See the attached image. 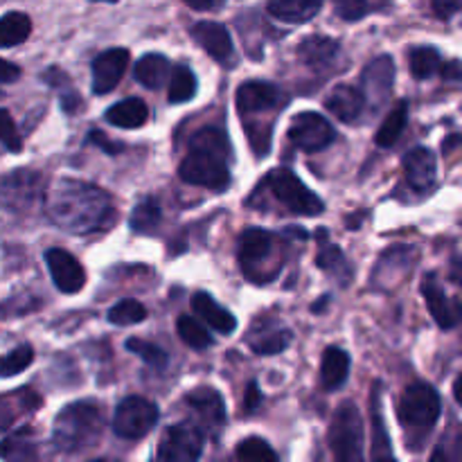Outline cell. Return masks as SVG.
Instances as JSON below:
<instances>
[{"label":"cell","mask_w":462,"mask_h":462,"mask_svg":"<svg viewBox=\"0 0 462 462\" xmlns=\"http://www.w3.org/2000/svg\"><path fill=\"white\" fill-rule=\"evenodd\" d=\"M48 215L66 233L90 235L111 228L116 208L104 189L75 179H61L50 188Z\"/></svg>","instance_id":"obj_1"},{"label":"cell","mask_w":462,"mask_h":462,"mask_svg":"<svg viewBox=\"0 0 462 462\" xmlns=\"http://www.w3.org/2000/svg\"><path fill=\"white\" fill-rule=\"evenodd\" d=\"M228 156V135L217 126H206L197 131L189 143V153L179 167L180 179L212 192H224L230 185Z\"/></svg>","instance_id":"obj_2"},{"label":"cell","mask_w":462,"mask_h":462,"mask_svg":"<svg viewBox=\"0 0 462 462\" xmlns=\"http://www.w3.org/2000/svg\"><path fill=\"white\" fill-rule=\"evenodd\" d=\"M104 431V415L93 402H75L61 409L52 427V442L59 451H81L97 445Z\"/></svg>","instance_id":"obj_3"},{"label":"cell","mask_w":462,"mask_h":462,"mask_svg":"<svg viewBox=\"0 0 462 462\" xmlns=\"http://www.w3.org/2000/svg\"><path fill=\"white\" fill-rule=\"evenodd\" d=\"M237 257L244 275L255 284L271 282L278 278L280 269H282L278 237L264 228L244 230L237 244Z\"/></svg>","instance_id":"obj_4"},{"label":"cell","mask_w":462,"mask_h":462,"mask_svg":"<svg viewBox=\"0 0 462 462\" xmlns=\"http://www.w3.org/2000/svg\"><path fill=\"white\" fill-rule=\"evenodd\" d=\"M397 413H400L402 427L406 429V433H420V436H429L436 422L440 420L442 413V402L440 395L433 386L429 383H413L404 391L402 395L400 406H397Z\"/></svg>","instance_id":"obj_5"},{"label":"cell","mask_w":462,"mask_h":462,"mask_svg":"<svg viewBox=\"0 0 462 462\" xmlns=\"http://www.w3.org/2000/svg\"><path fill=\"white\" fill-rule=\"evenodd\" d=\"M334 462H364V420L352 402H346L334 413L328 433Z\"/></svg>","instance_id":"obj_6"},{"label":"cell","mask_w":462,"mask_h":462,"mask_svg":"<svg viewBox=\"0 0 462 462\" xmlns=\"http://www.w3.org/2000/svg\"><path fill=\"white\" fill-rule=\"evenodd\" d=\"M266 185L273 192V197L282 203L287 210L296 212V215L316 217L325 210L323 201L293 174L291 170H273L266 176Z\"/></svg>","instance_id":"obj_7"},{"label":"cell","mask_w":462,"mask_h":462,"mask_svg":"<svg viewBox=\"0 0 462 462\" xmlns=\"http://www.w3.org/2000/svg\"><path fill=\"white\" fill-rule=\"evenodd\" d=\"M45 192V180L39 171L16 170L0 180V208L7 212H25L36 206Z\"/></svg>","instance_id":"obj_8"},{"label":"cell","mask_w":462,"mask_h":462,"mask_svg":"<svg viewBox=\"0 0 462 462\" xmlns=\"http://www.w3.org/2000/svg\"><path fill=\"white\" fill-rule=\"evenodd\" d=\"M158 422V406L144 397H126L117 404L113 418V431L125 440H140L147 436Z\"/></svg>","instance_id":"obj_9"},{"label":"cell","mask_w":462,"mask_h":462,"mask_svg":"<svg viewBox=\"0 0 462 462\" xmlns=\"http://www.w3.org/2000/svg\"><path fill=\"white\" fill-rule=\"evenodd\" d=\"M203 433L183 422L170 427L158 447V462H199L203 454Z\"/></svg>","instance_id":"obj_10"},{"label":"cell","mask_w":462,"mask_h":462,"mask_svg":"<svg viewBox=\"0 0 462 462\" xmlns=\"http://www.w3.org/2000/svg\"><path fill=\"white\" fill-rule=\"evenodd\" d=\"M289 140L302 152H320L329 147L337 140V131L325 120L323 116L314 111H305L296 116L289 126Z\"/></svg>","instance_id":"obj_11"},{"label":"cell","mask_w":462,"mask_h":462,"mask_svg":"<svg viewBox=\"0 0 462 462\" xmlns=\"http://www.w3.org/2000/svg\"><path fill=\"white\" fill-rule=\"evenodd\" d=\"M192 39L215 59L221 66H235L237 57H235V45L230 39L228 27L215 21H199L197 25L189 30Z\"/></svg>","instance_id":"obj_12"},{"label":"cell","mask_w":462,"mask_h":462,"mask_svg":"<svg viewBox=\"0 0 462 462\" xmlns=\"http://www.w3.org/2000/svg\"><path fill=\"white\" fill-rule=\"evenodd\" d=\"M422 296L427 300L429 311L436 319V323L440 325L442 329H454L456 325L460 323V305L456 298L447 296L445 287L438 280L436 273L424 275L422 282Z\"/></svg>","instance_id":"obj_13"},{"label":"cell","mask_w":462,"mask_h":462,"mask_svg":"<svg viewBox=\"0 0 462 462\" xmlns=\"http://www.w3.org/2000/svg\"><path fill=\"white\" fill-rule=\"evenodd\" d=\"M45 264H48L52 282L57 284L59 291L63 293H77L86 284V273L77 257L63 248H50L45 251Z\"/></svg>","instance_id":"obj_14"},{"label":"cell","mask_w":462,"mask_h":462,"mask_svg":"<svg viewBox=\"0 0 462 462\" xmlns=\"http://www.w3.org/2000/svg\"><path fill=\"white\" fill-rule=\"evenodd\" d=\"M129 66V50L111 48L95 57L93 61V90L95 95H106L120 84Z\"/></svg>","instance_id":"obj_15"},{"label":"cell","mask_w":462,"mask_h":462,"mask_svg":"<svg viewBox=\"0 0 462 462\" xmlns=\"http://www.w3.org/2000/svg\"><path fill=\"white\" fill-rule=\"evenodd\" d=\"M280 99H282V93L269 81H246L237 90V108L242 116H255L266 108H275Z\"/></svg>","instance_id":"obj_16"},{"label":"cell","mask_w":462,"mask_h":462,"mask_svg":"<svg viewBox=\"0 0 462 462\" xmlns=\"http://www.w3.org/2000/svg\"><path fill=\"white\" fill-rule=\"evenodd\" d=\"M361 81H364L365 88L361 90L365 102H368V97H374L377 102L386 99L388 95H391L393 84H395V61H393V57L382 54V57L373 59V61L365 66Z\"/></svg>","instance_id":"obj_17"},{"label":"cell","mask_w":462,"mask_h":462,"mask_svg":"<svg viewBox=\"0 0 462 462\" xmlns=\"http://www.w3.org/2000/svg\"><path fill=\"white\" fill-rule=\"evenodd\" d=\"M404 171H406V180H409V185L413 189H418V192H424V189L433 188L438 176V162L431 149H424V147L411 149V152L404 156Z\"/></svg>","instance_id":"obj_18"},{"label":"cell","mask_w":462,"mask_h":462,"mask_svg":"<svg viewBox=\"0 0 462 462\" xmlns=\"http://www.w3.org/2000/svg\"><path fill=\"white\" fill-rule=\"evenodd\" d=\"M338 54H341L338 41L323 34L307 36V39L298 45V59H300L305 66L314 68V70H325V68L334 66Z\"/></svg>","instance_id":"obj_19"},{"label":"cell","mask_w":462,"mask_h":462,"mask_svg":"<svg viewBox=\"0 0 462 462\" xmlns=\"http://www.w3.org/2000/svg\"><path fill=\"white\" fill-rule=\"evenodd\" d=\"M192 307L194 311H197L199 319H201L206 325H210L215 332L226 334V337H228V334H233L235 329H237V319H235L228 310H224V307H221L210 293L206 291L194 293Z\"/></svg>","instance_id":"obj_20"},{"label":"cell","mask_w":462,"mask_h":462,"mask_svg":"<svg viewBox=\"0 0 462 462\" xmlns=\"http://www.w3.org/2000/svg\"><path fill=\"white\" fill-rule=\"evenodd\" d=\"M325 106H328V111L334 113L338 120L346 122V125H352V122L359 120L361 113H364L365 97L359 88H355V86L341 84L332 90V95L328 97Z\"/></svg>","instance_id":"obj_21"},{"label":"cell","mask_w":462,"mask_h":462,"mask_svg":"<svg viewBox=\"0 0 462 462\" xmlns=\"http://www.w3.org/2000/svg\"><path fill=\"white\" fill-rule=\"evenodd\" d=\"M0 460L5 462H39V445L30 427L18 429L0 440Z\"/></svg>","instance_id":"obj_22"},{"label":"cell","mask_w":462,"mask_h":462,"mask_svg":"<svg viewBox=\"0 0 462 462\" xmlns=\"http://www.w3.org/2000/svg\"><path fill=\"white\" fill-rule=\"evenodd\" d=\"M370 411H373V462H397L395 454H393L391 436H388L386 422H383L382 415V383L374 386Z\"/></svg>","instance_id":"obj_23"},{"label":"cell","mask_w":462,"mask_h":462,"mask_svg":"<svg viewBox=\"0 0 462 462\" xmlns=\"http://www.w3.org/2000/svg\"><path fill=\"white\" fill-rule=\"evenodd\" d=\"M188 404L206 420L210 427H224L226 424V404L224 397L215 391V388H194L192 393H188Z\"/></svg>","instance_id":"obj_24"},{"label":"cell","mask_w":462,"mask_h":462,"mask_svg":"<svg viewBox=\"0 0 462 462\" xmlns=\"http://www.w3.org/2000/svg\"><path fill=\"white\" fill-rule=\"evenodd\" d=\"M271 16L278 21L300 25V23L311 21L323 7V0H269L266 3Z\"/></svg>","instance_id":"obj_25"},{"label":"cell","mask_w":462,"mask_h":462,"mask_svg":"<svg viewBox=\"0 0 462 462\" xmlns=\"http://www.w3.org/2000/svg\"><path fill=\"white\" fill-rule=\"evenodd\" d=\"M134 75H135V81L143 84L144 88L158 90L162 84H165L167 77L171 75V63L165 54L149 52L138 59Z\"/></svg>","instance_id":"obj_26"},{"label":"cell","mask_w":462,"mask_h":462,"mask_svg":"<svg viewBox=\"0 0 462 462\" xmlns=\"http://www.w3.org/2000/svg\"><path fill=\"white\" fill-rule=\"evenodd\" d=\"M350 374V355L341 347L332 346L323 352V364H320V379L328 391H337L347 382Z\"/></svg>","instance_id":"obj_27"},{"label":"cell","mask_w":462,"mask_h":462,"mask_svg":"<svg viewBox=\"0 0 462 462\" xmlns=\"http://www.w3.org/2000/svg\"><path fill=\"white\" fill-rule=\"evenodd\" d=\"M149 108L143 99L138 97H126L122 102L113 104L106 111V122L120 129H138L147 122Z\"/></svg>","instance_id":"obj_28"},{"label":"cell","mask_w":462,"mask_h":462,"mask_svg":"<svg viewBox=\"0 0 462 462\" xmlns=\"http://www.w3.org/2000/svg\"><path fill=\"white\" fill-rule=\"evenodd\" d=\"M316 264H319V269H323L325 273L343 289H346L347 284L352 282V278H355V269H352V264L347 262V257L343 255V251L338 246L320 248L319 257H316Z\"/></svg>","instance_id":"obj_29"},{"label":"cell","mask_w":462,"mask_h":462,"mask_svg":"<svg viewBox=\"0 0 462 462\" xmlns=\"http://www.w3.org/2000/svg\"><path fill=\"white\" fill-rule=\"evenodd\" d=\"M32 34V21L23 12H9L0 18V48H16Z\"/></svg>","instance_id":"obj_30"},{"label":"cell","mask_w":462,"mask_h":462,"mask_svg":"<svg viewBox=\"0 0 462 462\" xmlns=\"http://www.w3.org/2000/svg\"><path fill=\"white\" fill-rule=\"evenodd\" d=\"M406 125H409V102L400 99V102L393 106V111L388 113V117L383 120V125L377 131V144L379 147H393V144L400 140V135L404 134Z\"/></svg>","instance_id":"obj_31"},{"label":"cell","mask_w":462,"mask_h":462,"mask_svg":"<svg viewBox=\"0 0 462 462\" xmlns=\"http://www.w3.org/2000/svg\"><path fill=\"white\" fill-rule=\"evenodd\" d=\"M161 219H162L161 206H158L156 199L147 197L140 203H135V208L131 210V217H129V226L134 233L152 235L153 230L161 226Z\"/></svg>","instance_id":"obj_32"},{"label":"cell","mask_w":462,"mask_h":462,"mask_svg":"<svg viewBox=\"0 0 462 462\" xmlns=\"http://www.w3.org/2000/svg\"><path fill=\"white\" fill-rule=\"evenodd\" d=\"M41 397L32 391L14 393L9 397H0V431L9 427L16 418V411H32L39 409Z\"/></svg>","instance_id":"obj_33"},{"label":"cell","mask_w":462,"mask_h":462,"mask_svg":"<svg viewBox=\"0 0 462 462\" xmlns=\"http://www.w3.org/2000/svg\"><path fill=\"white\" fill-rule=\"evenodd\" d=\"M409 63L415 79H429V77H433L440 70L442 57L431 45H418V48H413L409 52Z\"/></svg>","instance_id":"obj_34"},{"label":"cell","mask_w":462,"mask_h":462,"mask_svg":"<svg viewBox=\"0 0 462 462\" xmlns=\"http://www.w3.org/2000/svg\"><path fill=\"white\" fill-rule=\"evenodd\" d=\"M197 75L189 66L180 63V66L174 68V75H171L170 81V102L171 104H183L189 102V99L197 95Z\"/></svg>","instance_id":"obj_35"},{"label":"cell","mask_w":462,"mask_h":462,"mask_svg":"<svg viewBox=\"0 0 462 462\" xmlns=\"http://www.w3.org/2000/svg\"><path fill=\"white\" fill-rule=\"evenodd\" d=\"M291 338L293 334L289 329H273V332H262L251 337L248 346L255 355H280L282 350H287Z\"/></svg>","instance_id":"obj_36"},{"label":"cell","mask_w":462,"mask_h":462,"mask_svg":"<svg viewBox=\"0 0 462 462\" xmlns=\"http://www.w3.org/2000/svg\"><path fill=\"white\" fill-rule=\"evenodd\" d=\"M176 329H179V337L188 343L192 350H206V347L212 346L210 332L206 329V325L199 323L192 316H179V323H176Z\"/></svg>","instance_id":"obj_37"},{"label":"cell","mask_w":462,"mask_h":462,"mask_svg":"<svg viewBox=\"0 0 462 462\" xmlns=\"http://www.w3.org/2000/svg\"><path fill=\"white\" fill-rule=\"evenodd\" d=\"M32 361H34V350H32V346L14 347L12 352L0 356V377H16L23 370L30 368Z\"/></svg>","instance_id":"obj_38"},{"label":"cell","mask_w":462,"mask_h":462,"mask_svg":"<svg viewBox=\"0 0 462 462\" xmlns=\"http://www.w3.org/2000/svg\"><path fill=\"white\" fill-rule=\"evenodd\" d=\"M144 319H147V310L138 300H120L108 310V323L122 325V328L143 323Z\"/></svg>","instance_id":"obj_39"},{"label":"cell","mask_w":462,"mask_h":462,"mask_svg":"<svg viewBox=\"0 0 462 462\" xmlns=\"http://www.w3.org/2000/svg\"><path fill=\"white\" fill-rule=\"evenodd\" d=\"M125 347L129 352H134V355H138L140 359L147 365H152V368L162 370L170 364V356H167V352L162 350V347L153 346V343L149 341H143V338H129V341L125 343Z\"/></svg>","instance_id":"obj_40"},{"label":"cell","mask_w":462,"mask_h":462,"mask_svg":"<svg viewBox=\"0 0 462 462\" xmlns=\"http://www.w3.org/2000/svg\"><path fill=\"white\" fill-rule=\"evenodd\" d=\"M237 462H278V456L262 438H246L237 447Z\"/></svg>","instance_id":"obj_41"},{"label":"cell","mask_w":462,"mask_h":462,"mask_svg":"<svg viewBox=\"0 0 462 462\" xmlns=\"http://www.w3.org/2000/svg\"><path fill=\"white\" fill-rule=\"evenodd\" d=\"M431 462H462V436L458 429H451L433 451Z\"/></svg>","instance_id":"obj_42"},{"label":"cell","mask_w":462,"mask_h":462,"mask_svg":"<svg viewBox=\"0 0 462 462\" xmlns=\"http://www.w3.org/2000/svg\"><path fill=\"white\" fill-rule=\"evenodd\" d=\"M334 12L347 23L361 21L370 12V0H334Z\"/></svg>","instance_id":"obj_43"},{"label":"cell","mask_w":462,"mask_h":462,"mask_svg":"<svg viewBox=\"0 0 462 462\" xmlns=\"http://www.w3.org/2000/svg\"><path fill=\"white\" fill-rule=\"evenodd\" d=\"M0 143L9 149V152H21V138L16 134V125H14L12 116L5 108H0Z\"/></svg>","instance_id":"obj_44"},{"label":"cell","mask_w":462,"mask_h":462,"mask_svg":"<svg viewBox=\"0 0 462 462\" xmlns=\"http://www.w3.org/2000/svg\"><path fill=\"white\" fill-rule=\"evenodd\" d=\"M88 143L90 144H95V147H99L102 149V152H106V153H117V152H122V144L120 143H113L111 138H108V135H104L102 131H90L88 134Z\"/></svg>","instance_id":"obj_45"},{"label":"cell","mask_w":462,"mask_h":462,"mask_svg":"<svg viewBox=\"0 0 462 462\" xmlns=\"http://www.w3.org/2000/svg\"><path fill=\"white\" fill-rule=\"evenodd\" d=\"M262 402H264V395H262L260 386L255 382H251L246 386V397H244V409H246V413H255L262 406Z\"/></svg>","instance_id":"obj_46"},{"label":"cell","mask_w":462,"mask_h":462,"mask_svg":"<svg viewBox=\"0 0 462 462\" xmlns=\"http://www.w3.org/2000/svg\"><path fill=\"white\" fill-rule=\"evenodd\" d=\"M18 77H21V68L0 57V84H12V81H18Z\"/></svg>","instance_id":"obj_47"},{"label":"cell","mask_w":462,"mask_h":462,"mask_svg":"<svg viewBox=\"0 0 462 462\" xmlns=\"http://www.w3.org/2000/svg\"><path fill=\"white\" fill-rule=\"evenodd\" d=\"M188 7L197 9V12H219L226 5V0H183Z\"/></svg>","instance_id":"obj_48"},{"label":"cell","mask_w":462,"mask_h":462,"mask_svg":"<svg viewBox=\"0 0 462 462\" xmlns=\"http://www.w3.org/2000/svg\"><path fill=\"white\" fill-rule=\"evenodd\" d=\"M433 12L440 18H451L458 12V0H433Z\"/></svg>","instance_id":"obj_49"},{"label":"cell","mask_w":462,"mask_h":462,"mask_svg":"<svg viewBox=\"0 0 462 462\" xmlns=\"http://www.w3.org/2000/svg\"><path fill=\"white\" fill-rule=\"evenodd\" d=\"M61 106H63V111L68 113V116H72V113L79 111L81 97L77 93H72V90H66V93L61 95Z\"/></svg>","instance_id":"obj_50"},{"label":"cell","mask_w":462,"mask_h":462,"mask_svg":"<svg viewBox=\"0 0 462 462\" xmlns=\"http://www.w3.org/2000/svg\"><path fill=\"white\" fill-rule=\"evenodd\" d=\"M442 77H445V81H454V84H458L460 77H462L458 59H451L449 63H445V66H442Z\"/></svg>","instance_id":"obj_51"},{"label":"cell","mask_w":462,"mask_h":462,"mask_svg":"<svg viewBox=\"0 0 462 462\" xmlns=\"http://www.w3.org/2000/svg\"><path fill=\"white\" fill-rule=\"evenodd\" d=\"M458 140H460V135L458 134H454V135H449V138L445 140V152H449V149H454L456 144H458Z\"/></svg>","instance_id":"obj_52"},{"label":"cell","mask_w":462,"mask_h":462,"mask_svg":"<svg viewBox=\"0 0 462 462\" xmlns=\"http://www.w3.org/2000/svg\"><path fill=\"white\" fill-rule=\"evenodd\" d=\"M325 302H329V296H323V298H320V302H316V305H314V314H319V311L325 310Z\"/></svg>","instance_id":"obj_53"},{"label":"cell","mask_w":462,"mask_h":462,"mask_svg":"<svg viewBox=\"0 0 462 462\" xmlns=\"http://www.w3.org/2000/svg\"><path fill=\"white\" fill-rule=\"evenodd\" d=\"M454 397H456V402L462 400V395H460V377H456V382H454Z\"/></svg>","instance_id":"obj_54"},{"label":"cell","mask_w":462,"mask_h":462,"mask_svg":"<svg viewBox=\"0 0 462 462\" xmlns=\"http://www.w3.org/2000/svg\"><path fill=\"white\" fill-rule=\"evenodd\" d=\"M93 462H117V460H113V458H99V460H93Z\"/></svg>","instance_id":"obj_55"},{"label":"cell","mask_w":462,"mask_h":462,"mask_svg":"<svg viewBox=\"0 0 462 462\" xmlns=\"http://www.w3.org/2000/svg\"><path fill=\"white\" fill-rule=\"evenodd\" d=\"M95 3H117V0H95Z\"/></svg>","instance_id":"obj_56"}]
</instances>
